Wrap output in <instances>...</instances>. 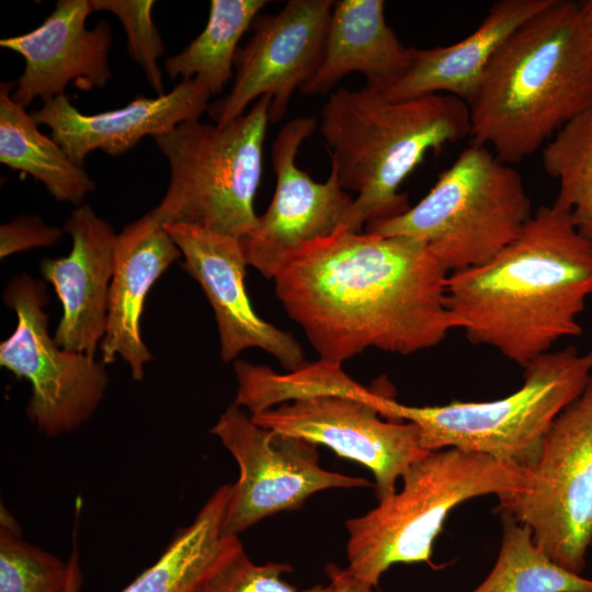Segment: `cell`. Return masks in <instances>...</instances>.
I'll list each match as a JSON object with an SVG mask.
<instances>
[{
	"mask_svg": "<svg viewBox=\"0 0 592 592\" xmlns=\"http://www.w3.org/2000/svg\"><path fill=\"white\" fill-rule=\"evenodd\" d=\"M293 571L285 562L255 565L239 542L195 592H331L330 584L298 589L283 579Z\"/></svg>",
	"mask_w": 592,
	"mask_h": 592,
	"instance_id": "cell-29",
	"label": "cell"
},
{
	"mask_svg": "<svg viewBox=\"0 0 592 592\" xmlns=\"http://www.w3.org/2000/svg\"><path fill=\"white\" fill-rule=\"evenodd\" d=\"M590 296L592 240L553 204L493 258L449 273L446 283L456 329L522 367L582 332L578 317Z\"/></svg>",
	"mask_w": 592,
	"mask_h": 592,
	"instance_id": "cell-2",
	"label": "cell"
},
{
	"mask_svg": "<svg viewBox=\"0 0 592 592\" xmlns=\"http://www.w3.org/2000/svg\"><path fill=\"white\" fill-rule=\"evenodd\" d=\"M591 374L592 351L569 345L528 363L522 386L500 399L415 407L378 392L373 407L386 419L414 423L429 452L458 448L528 469L550 425L581 395Z\"/></svg>",
	"mask_w": 592,
	"mask_h": 592,
	"instance_id": "cell-6",
	"label": "cell"
},
{
	"mask_svg": "<svg viewBox=\"0 0 592 592\" xmlns=\"http://www.w3.org/2000/svg\"><path fill=\"white\" fill-rule=\"evenodd\" d=\"M164 227L184 257L182 267L200 283L214 310L224 362L257 348L273 355L288 372L306 363L300 343L252 308L240 239L189 225Z\"/></svg>",
	"mask_w": 592,
	"mask_h": 592,
	"instance_id": "cell-15",
	"label": "cell"
},
{
	"mask_svg": "<svg viewBox=\"0 0 592 592\" xmlns=\"http://www.w3.org/2000/svg\"><path fill=\"white\" fill-rule=\"evenodd\" d=\"M68 574V560L25 540L19 524L1 508L0 592H64Z\"/></svg>",
	"mask_w": 592,
	"mask_h": 592,
	"instance_id": "cell-27",
	"label": "cell"
},
{
	"mask_svg": "<svg viewBox=\"0 0 592 592\" xmlns=\"http://www.w3.org/2000/svg\"><path fill=\"white\" fill-rule=\"evenodd\" d=\"M61 236L57 227L47 226L37 216H19L0 227V255L55 244Z\"/></svg>",
	"mask_w": 592,
	"mask_h": 592,
	"instance_id": "cell-30",
	"label": "cell"
},
{
	"mask_svg": "<svg viewBox=\"0 0 592 592\" xmlns=\"http://www.w3.org/2000/svg\"><path fill=\"white\" fill-rule=\"evenodd\" d=\"M14 88L15 82L0 84L1 163L42 182L55 200L82 205L94 191V182L53 137L39 132L31 114L12 99Z\"/></svg>",
	"mask_w": 592,
	"mask_h": 592,
	"instance_id": "cell-23",
	"label": "cell"
},
{
	"mask_svg": "<svg viewBox=\"0 0 592 592\" xmlns=\"http://www.w3.org/2000/svg\"><path fill=\"white\" fill-rule=\"evenodd\" d=\"M411 47L387 24L383 0L334 1L320 61L299 91L328 93L344 76L357 71L366 87L384 91L407 70Z\"/></svg>",
	"mask_w": 592,
	"mask_h": 592,
	"instance_id": "cell-21",
	"label": "cell"
},
{
	"mask_svg": "<svg viewBox=\"0 0 592 592\" xmlns=\"http://www.w3.org/2000/svg\"><path fill=\"white\" fill-rule=\"evenodd\" d=\"M181 254L166 227L150 212L117 235L107 325L100 344L103 364L121 356L133 378L143 379L144 366L153 357L140 335L145 299L158 277Z\"/></svg>",
	"mask_w": 592,
	"mask_h": 592,
	"instance_id": "cell-19",
	"label": "cell"
},
{
	"mask_svg": "<svg viewBox=\"0 0 592 592\" xmlns=\"http://www.w3.org/2000/svg\"><path fill=\"white\" fill-rule=\"evenodd\" d=\"M331 592H373V587L357 579L348 568L328 563L325 568Z\"/></svg>",
	"mask_w": 592,
	"mask_h": 592,
	"instance_id": "cell-31",
	"label": "cell"
},
{
	"mask_svg": "<svg viewBox=\"0 0 592 592\" xmlns=\"http://www.w3.org/2000/svg\"><path fill=\"white\" fill-rule=\"evenodd\" d=\"M401 480L400 491L345 523L348 569L373 588L392 565H431L433 544L457 505L480 496L521 494L530 474L485 454L444 448L413 463Z\"/></svg>",
	"mask_w": 592,
	"mask_h": 592,
	"instance_id": "cell-5",
	"label": "cell"
},
{
	"mask_svg": "<svg viewBox=\"0 0 592 592\" xmlns=\"http://www.w3.org/2000/svg\"><path fill=\"white\" fill-rule=\"evenodd\" d=\"M331 169L357 192L345 227L397 217L410 208L402 182L430 151L470 136L469 106L449 94L392 101L363 87L331 92L320 112Z\"/></svg>",
	"mask_w": 592,
	"mask_h": 592,
	"instance_id": "cell-4",
	"label": "cell"
},
{
	"mask_svg": "<svg viewBox=\"0 0 592 592\" xmlns=\"http://www.w3.org/2000/svg\"><path fill=\"white\" fill-rule=\"evenodd\" d=\"M3 301L15 311L18 323L0 344V364L30 382L29 419L50 437L78 429L104 397L110 382L104 364L60 348L49 335L44 283L27 274L14 276Z\"/></svg>",
	"mask_w": 592,
	"mask_h": 592,
	"instance_id": "cell-10",
	"label": "cell"
},
{
	"mask_svg": "<svg viewBox=\"0 0 592 592\" xmlns=\"http://www.w3.org/2000/svg\"><path fill=\"white\" fill-rule=\"evenodd\" d=\"M64 229L72 240L70 253L39 265L62 306L54 340L65 350L94 357L106 331L117 235L87 204L72 210Z\"/></svg>",
	"mask_w": 592,
	"mask_h": 592,
	"instance_id": "cell-18",
	"label": "cell"
},
{
	"mask_svg": "<svg viewBox=\"0 0 592 592\" xmlns=\"http://www.w3.org/2000/svg\"><path fill=\"white\" fill-rule=\"evenodd\" d=\"M503 535L496 563L470 592H592V580L555 562L532 530L502 513Z\"/></svg>",
	"mask_w": 592,
	"mask_h": 592,
	"instance_id": "cell-25",
	"label": "cell"
},
{
	"mask_svg": "<svg viewBox=\"0 0 592 592\" xmlns=\"http://www.w3.org/2000/svg\"><path fill=\"white\" fill-rule=\"evenodd\" d=\"M592 106V44L578 2L550 0L497 52L469 106L470 136L508 164Z\"/></svg>",
	"mask_w": 592,
	"mask_h": 592,
	"instance_id": "cell-3",
	"label": "cell"
},
{
	"mask_svg": "<svg viewBox=\"0 0 592 592\" xmlns=\"http://www.w3.org/2000/svg\"><path fill=\"white\" fill-rule=\"evenodd\" d=\"M520 173L473 141L403 214L366 231L424 242L448 273L480 265L514 241L533 216Z\"/></svg>",
	"mask_w": 592,
	"mask_h": 592,
	"instance_id": "cell-8",
	"label": "cell"
},
{
	"mask_svg": "<svg viewBox=\"0 0 592 592\" xmlns=\"http://www.w3.org/2000/svg\"><path fill=\"white\" fill-rule=\"evenodd\" d=\"M448 275L422 241L340 226L287 252L272 280L320 360L341 365L371 348L408 355L441 343L456 329Z\"/></svg>",
	"mask_w": 592,
	"mask_h": 592,
	"instance_id": "cell-1",
	"label": "cell"
},
{
	"mask_svg": "<svg viewBox=\"0 0 592 592\" xmlns=\"http://www.w3.org/2000/svg\"><path fill=\"white\" fill-rule=\"evenodd\" d=\"M333 4L332 0H291L280 12L254 19L251 37L236 53L229 93L209 104L215 124L238 118L263 95L272 96L270 123L284 117L293 93L320 61Z\"/></svg>",
	"mask_w": 592,
	"mask_h": 592,
	"instance_id": "cell-12",
	"label": "cell"
},
{
	"mask_svg": "<svg viewBox=\"0 0 592 592\" xmlns=\"http://www.w3.org/2000/svg\"><path fill=\"white\" fill-rule=\"evenodd\" d=\"M231 483L214 491L193 523L175 535L159 559L121 592H195L240 542L223 531ZM69 574L64 592H80L82 572L78 551L68 559Z\"/></svg>",
	"mask_w": 592,
	"mask_h": 592,
	"instance_id": "cell-22",
	"label": "cell"
},
{
	"mask_svg": "<svg viewBox=\"0 0 592 592\" xmlns=\"http://www.w3.org/2000/svg\"><path fill=\"white\" fill-rule=\"evenodd\" d=\"M581 18L592 44V0H582L578 2Z\"/></svg>",
	"mask_w": 592,
	"mask_h": 592,
	"instance_id": "cell-32",
	"label": "cell"
},
{
	"mask_svg": "<svg viewBox=\"0 0 592 592\" xmlns=\"http://www.w3.org/2000/svg\"><path fill=\"white\" fill-rule=\"evenodd\" d=\"M266 0H212L208 22L182 52L164 61L171 79H196L210 95L223 91L232 77L238 43Z\"/></svg>",
	"mask_w": 592,
	"mask_h": 592,
	"instance_id": "cell-24",
	"label": "cell"
},
{
	"mask_svg": "<svg viewBox=\"0 0 592 592\" xmlns=\"http://www.w3.org/2000/svg\"><path fill=\"white\" fill-rule=\"evenodd\" d=\"M210 432L239 466L224 519L226 536H238L275 513L297 510L316 492L374 486L362 477L323 469L317 444L263 428L235 403Z\"/></svg>",
	"mask_w": 592,
	"mask_h": 592,
	"instance_id": "cell-11",
	"label": "cell"
},
{
	"mask_svg": "<svg viewBox=\"0 0 592 592\" xmlns=\"http://www.w3.org/2000/svg\"><path fill=\"white\" fill-rule=\"evenodd\" d=\"M316 126V118L300 116L281 128L272 146L273 198L254 230L240 239L247 265L265 278H273L287 252L344 226L354 201L333 169L320 183L297 167L298 149Z\"/></svg>",
	"mask_w": 592,
	"mask_h": 592,
	"instance_id": "cell-14",
	"label": "cell"
},
{
	"mask_svg": "<svg viewBox=\"0 0 592 592\" xmlns=\"http://www.w3.org/2000/svg\"><path fill=\"white\" fill-rule=\"evenodd\" d=\"M542 166L558 182L553 205L568 210L577 229L592 240V106L542 148Z\"/></svg>",
	"mask_w": 592,
	"mask_h": 592,
	"instance_id": "cell-26",
	"label": "cell"
},
{
	"mask_svg": "<svg viewBox=\"0 0 592 592\" xmlns=\"http://www.w3.org/2000/svg\"><path fill=\"white\" fill-rule=\"evenodd\" d=\"M527 471L528 488L499 500L498 509L527 525L555 562L581 574L592 546V374L550 425Z\"/></svg>",
	"mask_w": 592,
	"mask_h": 592,
	"instance_id": "cell-9",
	"label": "cell"
},
{
	"mask_svg": "<svg viewBox=\"0 0 592 592\" xmlns=\"http://www.w3.org/2000/svg\"><path fill=\"white\" fill-rule=\"evenodd\" d=\"M90 0H58L36 29L0 41V46L23 56L25 67L12 99L26 109L35 99L64 95L73 82L82 90L103 88L111 79V24L101 20L89 30Z\"/></svg>",
	"mask_w": 592,
	"mask_h": 592,
	"instance_id": "cell-16",
	"label": "cell"
},
{
	"mask_svg": "<svg viewBox=\"0 0 592 592\" xmlns=\"http://www.w3.org/2000/svg\"><path fill=\"white\" fill-rule=\"evenodd\" d=\"M90 3L92 11L106 10L118 18L126 33L129 57L143 69L157 96L164 94L158 59L166 48L151 16L155 1L90 0Z\"/></svg>",
	"mask_w": 592,
	"mask_h": 592,
	"instance_id": "cell-28",
	"label": "cell"
},
{
	"mask_svg": "<svg viewBox=\"0 0 592 592\" xmlns=\"http://www.w3.org/2000/svg\"><path fill=\"white\" fill-rule=\"evenodd\" d=\"M210 93L196 79H185L156 98L137 96L126 106L92 115L82 114L66 94L46 100L33 111L35 123L48 126L53 139L69 159L83 167L96 149L119 156L141 138L166 134L179 124L200 119L208 111Z\"/></svg>",
	"mask_w": 592,
	"mask_h": 592,
	"instance_id": "cell-17",
	"label": "cell"
},
{
	"mask_svg": "<svg viewBox=\"0 0 592 592\" xmlns=\"http://www.w3.org/2000/svg\"><path fill=\"white\" fill-rule=\"evenodd\" d=\"M550 0H500L468 36L447 46L411 47L405 73L380 91L392 101L431 94H449L470 106L489 64L505 41Z\"/></svg>",
	"mask_w": 592,
	"mask_h": 592,
	"instance_id": "cell-20",
	"label": "cell"
},
{
	"mask_svg": "<svg viewBox=\"0 0 592 592\" xmlns=\"http://www.w3.org/2000/svg\"><path fill=\"white\" fill-rule=\"evenodd\" d=\"M250 417L263 428L325 445L365 466L374 476L378 501L395 493L407 469L430 453L414 423L386 419L351 397H307Z\"/></svg>",
	"mask_w": 592,
	"mask_h": 592,
	"instance_id": "cell-13",
	"label": "cell"
},
{
	"mask_svg": "<svg viewBox=\"0 0 592 592\" xmlns=\"http://www.w3.org/2000/svg\"><path fill=\"white\" fill-rule=\"evenodd\" d=\"M271 102L263 95L224 125L190 121L153 137L170 179L150 214L163 226L189 225L238 239L252 232Z\"/></svg>",
	"mask_w": 592,
	"mask_h": 592,
	"instance_id": "cell-7",
	"label": "cell"
}]
</instances>
